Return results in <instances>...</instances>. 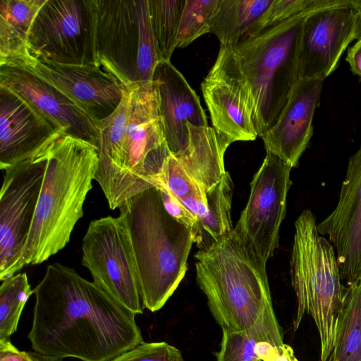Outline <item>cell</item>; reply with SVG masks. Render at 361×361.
Masks as SVG:
<instances>
[{"instance_id":"6da1fadb","label":"cell","mask_w":361,"mask_h":361,"mask_svg":"<svg viewBox=\"0 0 361 361\" xmlns=\"http://www.w3.org/2000/svg\"><path fill=\"white\" fill-rule=\"evenodd\" d=\"M33 294L27 337L38 354L111 361L143 342L135 314L73 268L48 265Z\"/></svg>"},{"instance_id":"7a4b0ae2","label":"cell","mask_w":361,"mask_h":361,"mask_svg":"<svg viewBox=\"0 0 361 361\" xmlns=\"http://www.w3.org/2000/svg\"><path fill=\"white\" fill-rule=\"evenodd\" d=\"M47 164L22 264H38L69 242L92 188L99 149L90 142L59 131L45 145Z\"/></svg>"},{"instance_id":"3957f363","label":"cell","mask_w":361,"mask_h":361,"mask_svg":"<svg viewBox=\"0 0 361 361\" xmlns=\"http://www.w3.org/2000/svg\"><path fill=\"white\" fill-rule=\"evenodd\" d=\"M194 257L197 283L222 330L249 329L273 306L267 262L238 223Z\"/></svg>"},{"instance_id":"277c9868","label":"cell","mask_w":361,"mask_h":361,"mask_svg":"<svg viewBox=\"0 0 361 361\" xmlns=\"http://www.w3.org/2000/svg\"><path fill=\"white\" fill-rule=\"evenodd\" d=\"M118 209L130 232L144 307L158 311L185 276L193 235L168 213L157 187L134 196Z\"/></svg>"},{"instance_id":"5b68a950","label":"cell","mask_w":361,"mask_h":361,"mask_svg":"<svg viewBox=\"0 0 361 361\" xmlns=\"http://www.w3.org/2000/svg\"><path fill=\"white\" fill-rule=\"evenodd\" d=\"M348 1L314 0L305 10L233 47L253 96L258 136L275 123L298 80L300 44L307 17Z\"/></svg>"},{"instance_id":"8992f818","label":"cell","mask_w":361,"mask_h":361,"mask_svg":"<svg viewBox=\"0 0 361 361\" xmlns=\"http://www.w3.org/2000/svg\"><path fill=\"white\" fill-rule=\"evenodd\" d=\"M295 228L290 260L297 301L293 329H298L305 314H310L319 332L321 361H327L346 287L341 283L334 249L318 232L311 211L305 209L301 213Z\"/></svg>"},{"instance_id":"52a82bcc","label":"cell","mask_w":361,"mask_h":361,"mask_svg":"<svg viewBox=\"0 0 361 361\" xmlns=\"http://www.w3.org/2000/svg\"><path fill=\"white\" fill-rule=\"evenodd\" d=\"M97 64L125 87L151 82L161 61L149 0H94Z\"/></svg>"},{"instance_id":"ba28073f","label":"cell","mask_w":361,"mask_h":361,"mask_svg":"<svg viewBox=\"0 0 361 361\" xmlns=\"http://www.w3.org/2000/svg\"><path fill=\"white\" fill-rule=\"evenodd\" d=\"M129 111L119 171L109 197L111 209L119 208L139 193L154 187L171 154L165 137L156 82L126 87Z\"/></svg>"},{"instance_id":"9c48e42d","label":"cell","mask_w":361,"mask_h":361,"mask_svg":"<svg viewBox=\"0 0 361 361\" xmlns=\"http://www.w3.org/2000/svg\"><path fill=\"white\" fill-rule=\"evenodd\" d=\"M82 264L92 282L136 314L145 309L138 269L125 217L108 216L92 220L82 244Z\"/></svg>"},{"instance_id":"30bf717a","label":"cell","mask_w":361,"mask_h":361,"mask_svg":"<svg viewBox=\"0 0 361 361\" xmlns=\"http://www.w3.org/2000/svg\"><path fill=\"white\" fill-rule=\"evenodd\" d=\"M95 27L94 0H46L30 28L27 49L59 63L97 65Z\"/></svg>"},{"instance_id":"8fae6325","label":"cell","mask_w":361,"mask_h":361,"mask_svg":"<svg viewBox=\"0 0 361 361\" xmlns=\"http://www.w3.org/2000/svg\"><path fill=\"white\" fill-rule=\"evenodd\" d=\"M47 156L44 145L33 156L4 170L0 192V280L23 268L26 244L42 188Z\"/></svg>"},{"instance_id":"7c38bea8","label":"cell","mask_w":361,"mask_h":361,"mask_svg":"<svg viewBox=\"0 0 361 361\" xmlns=\"http://www.w3.org/2000/svg\"><path fill=\"white\" fill-rule=\"evenodd\" d=\"M201 89L212 128L221 138L230 145L256 139L253 96L233 47L220 45Z\"/></svg>"},{"instance_id":"4fadbf2b","label":"cell","mask_w":361,"mask_h":361,"mask_svg":"<svg viewBox=\"0 0 361 361\" xmlns=\"http://www.w3.org/2000/svg\"><path fill=\"white\" fill-rule=\"evenodd\" d=\"M23 69L54 86L81 107L96 123L119 105L126 87L97 65L62 64L26 51L0 66Z\"/></svg>"},{"instance_id":"5bb4252c","label":"cell","mask_w":361,"mask_h":361,"mask_svg":"<svg viewBox=\"0 0 361 361\" xmlns=\"http://www.w3.org/2000/svg\"><path fill=\"white\" fill-rule=\"evenodd\" d=\"M291 169L276 155L267 153L251 182L248 202L238 221L266 262L279 246L280 226L292 184Z\"/></svg>"},{"instance_id":"9a60e30c","label":"cell","mask_w":361,"mask_h":361,"mask_svg":"<svg viewBox=\"0 0 361 361\" xmlns=\"http://www.w3.org/2000/svg\"><path fill=\"white\" fill-rule=\"evenodd\" d=\"M355 0L316 11L305 20L299 49L298 79H322L338 67L348 46L356 39Z\"/></svg>"},{"instance_id":"2e32d148","label":"cell","mask_w":361,"mask_h":361,"mask_svg":"<svg viewBox=\"0 0 361 361\" xmlns=\"http://www.w3.org/2000/svg\"><path fill=\"white\" fill-rule=\"evenodd\" d=\"M329 236L336 251L341 281L347 286L361 279V145L348 159L338 202L334 211L317 224Z\"/></svg>"},{"instance_id":"e0dca14e","label":"cell","mask_w":361,"mask_h":361,"mask_svg":"<svg viewBox=\"0 0 361 361\" xmlns=\"http://www.w3.org/2000/svg\"><path fill=\"white\" fill-rule=\"evenodd\" d=\"M0 85L24 98L59 130L99 148L100 136L96 123L54 86L23 69L6 65L0 66Z\"/></svg>"},{"instance_id":"ac0fdd59","label":"cell","mask_w":361,"mask_h":361,"mask_svg":"<svg viewBox=\"0 0 361 361\" xmlns=\"http://www.w3.org/2000/svg\"><path fill=\"white\" fill-rule=\"evenodd\" d=\"M324 80L298 79L275 123L263 135L267 153L297 167L313 135V118Z\"/></svg>"},{"instance_id":"d6986e66","label":"cell","mask_w":361,"mask_h":361,"mask_svg":"<svg viewBox=\"0 0 361 361\" xmlns=\"http://www.w3.org/2000/svg\"><path fill=\"white\" fill-rule=\"evenodd\" d=\"M60 130L24 98L0 85L1 170L35 154Z\"/></svg>"},{"instance_id":"ffe728a7","label":"cell","mask_w":361,"mask_h":361,"mask_svg":"<svg viewBox=\"0 0 361 361\" xmlns=\"http://www.w3.org/2000/svg\"><path fill=\"white\" fill-rule=\"evenodd\" d=\"M158 88L159 108L169 149L175 157L187 147V123L207 126V118L198 96L171 61H161L153 80Z\"/></svg>"},{"instance_id":"44dd1931","label":"cell","mask_w":361,"mask_h":361,"mask_svg":"<svg viewBox=\"0 0 361 361\" xmlns=\"http://www.w3.org/2000/svg\"><path fill=\"white\" fill-rule=\"evenodd\" d=\"M186 149L174 157L189 175L207 192L226 173L224 154L230 144L209 126H195L187 123Z\"/></svg>"},{"instance_id":"7402d4cb","label":"cell","mask_w":361,"mask_h":361,"mask_svg":"<svg viewBox=\"0 0 361 361\" xmlns=\"http://www.w3.org/2000/svg\"><path fill=\"white\" fill-rule=\"evenodd\" d=\"M128 111L129 91L126 87L116 109L97 124L100 139L94 180L99 185L106 199L112 191L119 171Z\"/></svg>"},{"instance_id":"603a6c76","label":"cell","mask_w":361,"mask_h":361,"mask_svg":"<svg viewBox=\"0 0 361 361\" xmlns=\"http://www.w3.org/2000/svg\"><path fill=\"white\" fill-rule=\"evenodd\" d=\"M222 332L216 361H259L256 353L259 343L268 342L275 347L284 343L273 306L249 329L234 331L222 330Z\"/></svg>"},{"instance_id":"cb8c5ba5","label":"cell","mask_w":361,"mask_h":361,"mask_svg":"<svg viewBox=\"0 0 361 361\" xmlns=\"http://www.w3.org/2000/svg\"><path fill=\"white\" fill-rule=\"evenodd\" d=\"M46 0H0V65L23 54L31 25Z\"/></svg>"},{"instance_id":"d4e9b609","label":"cell","mask_w":361,"mask_h":361,"mask_svg":"<svg viewBox=\"0 0 361 361\" xmlns=\"http://www.w3.org/2000/svg\"><path fill=\"white\" fill-rule=\"evenodd\" d=\"M327 361H361V279L346 287Z\"/></svg>"},{"instance_id":"484cf974","label":"cell","mask_w":361,"mask_h":361,"mask_svg":"<svg viewBox=\"0 0 361 361\" xmlns=\"http://www.w3.org/2000/svg\"><path fill=\"white\" fill-rule=\"evenodd\" d=\"M272 0H221L212 20L210 33L220 45L236 46Z\"/></svg>"},{"instance_id":"4316f807","label":"cell","mask_w":361,"mask_h":361,"mask_svg":"<svg viewBox=\"0 0 361 361\" xmlns=\"http://www.w3.org/2000/svg\"><path fill=\"white\" fill-rule=\"evenodd\" d=\"M233 193V184L228 171L206 192L208 212L199 221L198 234L194 240L199 250L208 247L233 230L231 216Z\"/></svg>"},{"instance_id":"83f0119b","label":"cell","mask_w":361,"mask_h":361,"mask_svg":"<svg viewBox=\"0 0 361 361\" xmlns=\"http://www.w3.org/2000/svg\"><path fill=\"white\" fill-rule=\"evenodd\" d=\"M154 187L166 189L197 219L198 223L207 214L206 192L172 154L156 178Z\"/></svg>"},{"instance_id":"f1b7e54d","label":"cell","mask_w":361,"mask_h":361,"mask_svg":"<svg viewBox=\"0 0 361 361\" xmlns=\"http://www.w3.org/2000/svg\"><path fill=\"white\" fill-rule=\"evenodd\" d=\"M33 294L26 273L1 281L0 287V341L10 340L16 331L24 307Z\"/></svg>"},{"instance_id":"f546056e","label":"cell","mask_w":361,"mask_h":361,"mask_svg":"<svg viewBox=\"0 0 361 361\" xmlns=\"http://www.w3.org/2000/svg\"><path fill=\"white\" fill-rule=\"evenodd\" d=\"M185 0H149L151 23L161 61H171Z\"/></svg>"},{"instance_id":"4dcf8cb0","label":"cell","mask_w":361,"mask_h":361,"mask_svg":"<svg viewBox=\"0 0 361 361\" xmlns=\"http://www.w3.org/2000/svg\"><path fill=\"white\" fill-rule=\"evenodd\" d=\"M221 0H185L178 25L176 48H184L210 32Z\"/></svg>"},{"instance_id":"1f68e13d","label":"cell","mask_w":361,"mask_h":361,"mask_svg":"<svg viewBox=\"0 0 361 361\" xmlns=\"http://www.w3.org/2000/svg\"><path fill=\"white\" fill-rule=\"evenodd\" d=\"M314 0H272L269 7L251 25L243 37H255L310 6Z\"/></svg>"},{"instance_id":"d6a6232c","label":"cell","mask_w":361,"mask_h":361,"mask_svg":"<svg viewBox=\"0 0 361 361\" xmlns=\"http://www.w3.org/2000/svg\"><path fill=\"white\" fill-rule=\"evenodd\" d=\"M111 361H184L180 351L166 342H142Z\"/></svg>"},{"instance_id":"836d02e7","label":"cell","mask_w":361,"mask_h":361,"mask_svg":"<svg viewBox=\"0 0 361 361\" xmlns=\"http://www.w3.org/2000/svg\"><path fill=\"white\" fill-rule=\"evenodd\" d=\"M158 188L161 191L164 205L168 213L191 231L195 240L199 231L197 219L166 189L161 187Z\"/></svg>"},{"instance_id":"e575fe53","label":"cell","mask_w":361,"mask_h":361,"mask_svg":"<svg viewBox=\"0 0 361 361\" xmlns=\"http://www.w3.org/2000/svg\"><path fill=\"white\" fill-rule=\"evenodd\" d=\"M0 361H39L34 352L18 350L10 340L0 341Z\"/></svg>"},{"instance_id":"d590c367","label":"cell","mask_w":361,"mask_h":361,"mask_svg":"<svg viewBox=\"0 0 361 361\" xmlns=\"http://www.w3.org/2000/svg\"><path fill=\"white\" fill-rule=\"evenodd\" d=\"M345 60L353 74L361 78V39L348 49Z\"/></svg>"},{"instance_id":"8d00e7d4","label":"cell","mask_w":361,"mask_h":361,"mask_svg":"<svg viewBox=\"0 0 361 361\" xmlns=\"http://www.w3.org/2000/svg\"><path fill=\"white\" fill-rule=\"evenodd\" d=\"M262 361H298L293 348L283 343L279 347H274Z\"/></svg>"},{"instance_id":"74e56055","label":"cell","mask_w":361,"mask_h":361,"mask_svg":"<svg viewBox=\"0 0 361 361\" xmlns=\"http://www.w3.org/2000/svg\"><path fill=\"white\" fill-rule=\"evenodd\" d=\"M355 6L357 11V31L356 39H361V0H355Z\"/></svg>"},{"instance_id":"f35d334b","label":"cell","mask_w":361,"mask_h":361,"mask_svg":"<svg viewBox=\"0 0 361 361\" xmlns=\"http://www.w3.org/2000/svg\"><path fill=\"white\" fill-rule=\"evenodd\" d=\"M35 357L37 358L39 361H63L61 359H57L54 357H49L47 356H44L42 355L38 354L34 352Z\"/></svg>"},{"instance_id":"ab89813d","label":"cell","mask_w":361,"mask_h":361,"mask_svg":"<svg viewBox=\"0 0 361 361\" xmlns=\"http://www.w3.org/2000/svg\"><path fill=\"white\" fill-rule=\"evenodd\" d=\"M259 361H262V360H259Z\"/></svg>"}]
</instances>
